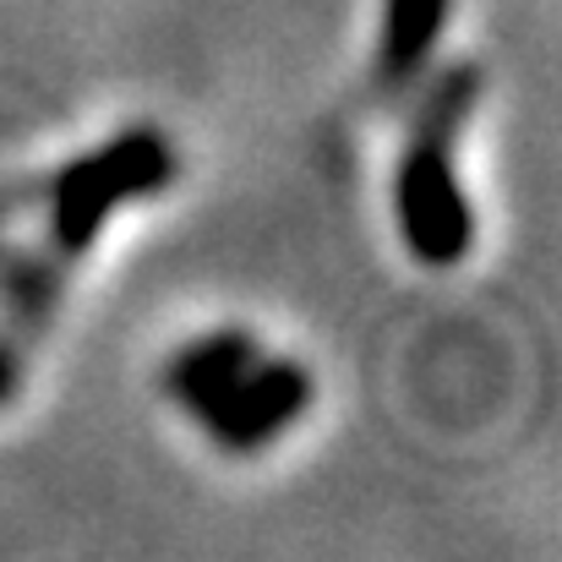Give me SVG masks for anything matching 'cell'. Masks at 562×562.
Masks as SVG:
<instances>
[{
	"label": "cell",
	"instance_id": "1",
	"mask_svg": "<svg viewBox=\"0 0 562 562\" xmlns=\"http://www.w3.org/2000/svg\"><path fill=\"white\" fill-rule=\"evenodd\" d=\"M475 93H481V71L475 66L442 71L431 82V93L420 99L409 148H404L398 176H393L398 235H404L409 257L426 262V268H453L470 251V240H475L470 202H464V191L453 181V165H448V148H453L459 121L470 115Z\"/></svg>",
	"mask_w": 562,
	"mask_h": 562
},
{
	"label": "cell",
	"instance_id": "2",
	"mask_svg": "<svg viewBox=\"0 0 562 562\" xmlns=\"http://www.w3.org/2000/svg\"><path fill=\"white\" fill-rule=\"evenodd\" d=\"M170 181H176V148H170L165 132L132 126V132L110 137L104 148H93L88 159H71L55 176V191H49V202H55V246L82 257L99 240V229H104L115 202L154 196Z\"/></svg>",
	"mask_w": 562,
	"mask_h": 562
},
{
	"label": "cell",
	"instance_id": "3",
	"mask_svg": "<svg viewBox=\"0 0 562 562\" xmlns=\"http://www.w3.org/2000/svg\"><path fill=\"white\" fill-rule=\"evenodd\" d=\"M312 404V372L295 361H251L235 376L196 420L207 426V437L229 453H251L262 442H273L295 415H306Z\"/></svg>",
	"mask_w": 562,
	"mask_h": 562
},
{
	"label": "cell",
	"instance_id": "4",
	"mask_svg": "<svg viewBox=\"0 0 562 562\" xmlns=\"http://www.w3.org/2000/svg\"><path fill=\"white\" fill-rule=\"evenodd\" d=\"M251 361H257V345H251L246 334H235V328L207 334V339L187 345V350L165 367V393H170L176 404H187L191 415H202Z\"/></svg>",
	"mask_w": 562,
	"mask_h": 562
},
{
	"label": "cell",
	"instance_id": "5",
	"mask_svg": "<svg viewBox=\"0 0 562 562\" xmlns=\"http://www.w3.org/2000/svg\"><path fill=\"white\" fill-rule=\"evenodd\" d=\"M442 22H448V0H387L382 5V44H376V77L382 82H409L437 38H442Z\"/></svg>",
	"mask_w": 562,
	"mask_h": 562
},
{
	"label": "cell",
	"instance_id": "6",
	"mask_svg": "<svg viewBox=\"0 0 562 562\" xmlns=\"http://www.w3.org/2000/svg\"><path fill=\"white\" fill-rule=\"evenodd\" d=\"M11 393H16V361H11V356L0 350V404H5Z\"/></svg>",
	"mask_w": 562,
	"mask_h": 562
}]
</instances>
